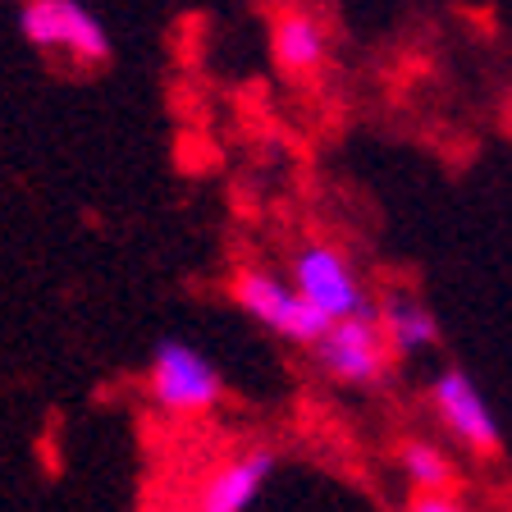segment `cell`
Here are the masks:
<instances>
[{"label": "cell", "mask_w": 512, "mask_h": 512, "mask_svg": "<svg viewBox=\"0 0 512 512\" xmlns=\"http://www.w3.org/2000/svg\"><path fill=\"white\" fill-rule=\"evenodd\" d=\"M147 394L151 407L170 421L211 416L224 403V371L211 352H202L188 339H156L147 357Z\"/></svg>", "instance_id": "cell-1"}, {"label": "cell", "mask_w": 512, "mask_h": 512, "mask_svg": "<svg viewBox=\"0 0 512 512\" xmlns=\"http://www.w3.org/2000/svg\"><path fill=\"white\" fill-rule=\"evenodd\" d=\"M320 375H330L334 384L348 389H375L389 375L394 348L380 330V316H357V320H339L325 330V339L311 348Z\"/></svg>", "instance_id": "cell-6"}, {"label": "cell", "mask_w": 512, "mask_h": 512, "mask_svg": "<svg viewBox=\"0 0 512 512\" xmlns=\"http://www.w3.org/2000/svg\"><path fill=\"white\" fill-rule=\"evenodd\" d=\"M270 55H275V69L284 78L307 83L330 64V28L307 5H284L270 19Z\"/></svg>", "instance_id": "cell-8"}, {"label": "cell", "mask_w": 512, "mask_h": 512, "mask_svg": "<svg viewBox=\"0 0 512 512\" xmlns=\"http://www.w3.org/2000/svg\"><path fill=\"white\" fill-rule=\"evenodd\" d=\"M407 512H471V508L453 490H448V494H412Z\"/></svg>", "instance_id": "cell-11"}, {"label": "cell", "mask_w": 512, "mask_h": 512, "mask_svg": "<svg viewBox=\"0 0 512 512\" xmlns=\"http://www.w3.org/2000/svg\"><path fill=\"white\" fill-rule=\"evenodd\" d=\"M279 471V453L270 444H252L206 476L197 494V512H252V503L266 494V485Z\"/></svg>", "instance_id": "cell-7"}, {"label": "cell", "mask_w": 512, "mask_h": 512, "mask_svg": "<svg viewBox=\"0 0 512 512\" xmlns=\"http://www.w3.org/2000/svg\"><path fill=\"white\" fill-rule=\"evenodd\" d=\"M19 37L32 51L64 55L83 69H101L115 55L106 23L83 0H19Z\"/></svg>", "instance_id": "cell-4"}, {"label": "cell", "mask_w": 512, "mask_h": 512, "mask_svg": "<svg viewBox=\"0 0 512 512\" xmlns=\"http://www.w3.org/2000/svg\"><path fill=\"white\" fill-rule=\"evenodd\" d=\"M426 403L435 412V421L448 430V439H458L467 453L476 458H494L503 448V430H499V416H494L490 398L471 380L462 366H444L435 371V380L426 384Z\"/></svg>", "instance_id": "cell-5"}, {"label": "cell", "mask_w": 512, "mask_h": 512, "mask_svg": "<svg viewBox=\"0 0 512 512\" xmlns=\"http://www.w3.org/2000/svg\"><path fill=\"white\" fill-rule=\"evenodd\" d=\"M229 298L243 316H252L256 325H266L275 339L298 343V348H316L330 330V320L320 316L307 298H302L293 279L275 275L266 266H243L234 279H229Z\"/></svg>", "instance_id": "cell-3"}, {"label": "cell", "mask_w": 512, "mask_h": 512, "mask_svg": "<svg viewBox=\"0 0 512 512\" xmlns=\"http://www.w3.org/2000/svg\"><path fill=\"white\" fill-rule=\"evenodd\" d=\"M288 279L330 325L357 316H380V302L371 298V288L348 261V252L325 243V238H307V243L288 252Z\"/></svg>", "instance_id": "cell-2"}, {"label": "cell", "mask_w": 512, "mask_h": 512, "mask_svg": "<svg viewBox=\"0 0 512 512\" xmlns=\"http://www.w3.org/2000/svg\"><path fill=\"white\" fill-rule=\"evenodd\" d=\"M380 330L394 357H421V352L439 348V316L412 293H394L380 302Z\"/></svg>", "instance_id": "cell-9"}, {"label": "cell", "mask_w": 512, "mask_h": 512, "mask_svg": "<svg viewBox=\"0 0 512 512\" xmlns=\"http://www.w3.org/2000/svg\"><path fill=\"white\" fill-rule=\"evenodd\" d=\"M398 471H403V480L416 494H448L453 490V476H458L448 448L426 435H407L398 444Z\"/></svg>", "instance_id": "cell-10"}]
</instances>
